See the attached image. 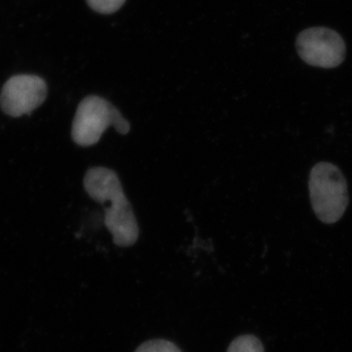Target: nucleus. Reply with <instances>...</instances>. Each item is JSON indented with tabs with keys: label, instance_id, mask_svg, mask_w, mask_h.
I'll list each match as a JSON object with an SVG mask.
<instances>
[{
	"label": "nucleus",
	"instance_id": "nucleus-1",
	"mask_svg": "<svg viewBox=\"0 0 352 352\" xmlns=\"http://www.w3.org/2000/svg\"><path fill=\"white\" fill-rule=\"evenodd\" d=\"M310 200L315 214L324 223L339 221L349 205L347 183L339 168L330 163L314 166L309 176Z\"/></svg>",
	"mask_w": 352,
	"mask_h": 352
},
{
	"label": "nucleus",
	"instance_id": "nucleus-2",
	"mask_svg": "<svg viewBox=\"0 0 352 352\" xmlns=\"http://www.w3.org/2000/svg\"><path fill=\"white\" fill-rule=\"evenodd\" d=\"M110 126L122 135L131 131V124L115 106L102 97L90 95L78 105L72 126V138L76 144L89 147L96 144Z\"/></svg>",
	"mask_w": 352,
	"mask_h": 352
},
{
	"label": "nucleus",
	"instance_id": "nucleus-3",
	"mask_svg": "<svg viewBox=\"0 0 352 352\" xmlns=\"http://www.w3.org/2000/svg\"><path fill=\"white\" fill-rule=\"evenodd\" d=\"M296 50L305 63L318 68H337L346 57V44L328 28H310L298 34Z\"/></svg>",
	"mask_w": 352,
	"mask_h": 352
},
{
	"label": "nucleus",
	"instance_id": "nucleus-4",
	"mask_svg": "<svg viewBox=\"0 0 352 352\" xmlns=\"http://www.w3.org/2000/svg\"><path fill=\"white\" fill-rule=\"evenodd\" d=\"M47 96V85L38 76L18 75L9 78L0 94L2 111L10 117L29 115Z\"/></svg>",
	"mask_w": 352,
	"mask_h": 352
},
{
	"label": "nucleus",
	"instance_id": "nucleus-5",
	"mask_svg": "<svg viewBox=\"0 0 352 352\" xmlns=\"http://www.w3.org/2000/svg\"><path fill=\"white\" fill-rule=\"evenodd\" d=\"M103 205H108L104 222L113 235V243L122 248L135 244L139 237L138 220L124 192L109 197Z\"/></svg>",
	"mask_w": 352,
	"mask_h": 352
},
{
	"label": "nucleus",
	"instance_id": "nucleus-6",
	"mask_svg": "<svg viewBox=\"0 0 352 352\" xmlns=\"http://www.w3.org/2000/svg\"><path fill=\"white\" fill-rule=\"evenodd\" d=\"M226 352H264V347L256 336L243 335L232 340Z\"/></svg>",
	"mask_w": 352,
	"mask_h": 352
},
{
	"label": "nucleus",
	"instance_id": "nucleus-7",
	"mask_svg": "<svg viewBox=\"0 0 352 352\" xmlns=\"http://www.w3.org/2000/svg\"><path fill=\"white\" fill-rule=\"evenodd\" d=\"M134 352H182V351L170 340L155 339L143 342Z\"/></svg>",
	"mask_w": 352,
	"mask_h": 352
},
{
	"label": "nucleus",
	"instance_id": "nucleus-8",
	"mask_svg": "<svg viewBox=\"0 0 352 352\" xmlns=\"http://www.w3.org/2000/svg\"><path fill=\"white\" fill-rule=\"evenodd\" d=\"M88 6L101 14H112L124 6L126 0H87Z\"/></svg>",
	"mask_w": 352,
	"mask_h": 352
}]
</instances>
